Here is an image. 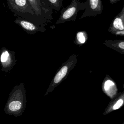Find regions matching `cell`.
Here are the masks:
<instances>
[{
	"label": "cell",
	"mask_w": 124,
	"mask_h": 124,
	"mask_svg": "<svg viewBox=\"0 0 124 124\" xmlns=\"http://www.w3.org/2000/svg\"><path fill=\"white\" fill-rule=\"evenodd\" d=\"M24 85V83H21L16 85L10 93L4 107V111L6 114L17 117L24 111L27 103Z\"/></svg>",
	"instance_id": "6da1fadb"
},
{
	"label": "cell",
	"mask_w": 124,
	"mask_h": 124,
	"mask_svg": "<svg viewBox=\"0 0 124 124\" xmlns=\"http://www.w3.org/2000/svg\"><path fill=\"white\" fill-rule=\"evenodd\" d=\"M8 6L13 14L39 26H46L35 15L28 0H6Z\"/></svg>",
	"instance_id": "7a4b0ae2"
},
{
	"label": "cell",
	"mask_w": 124,
	"mask_h": 124,
	"mask_svg": "<svg viewBox=\"0 0 124 124\" xmlns=\"http://www.w3.org/2000/svg\"><path fill=\"white\" fill-rule=\"evenodd\" d=\"M78 61L77 56L72 54L69 58L63 62L58 69L55 75L53 77L49 86L44 95H47L56 88L64 79L66 78L70 71L75 67Z\"/></svg>",
	"instance_id": "3957f363"
},
{
	"label": "cell",
	"mask_w": 124,
	"mask_h": 124,
	"mask_svg": "<svg viewBox=\"0 0 124 124\" xmlns=\"http://www.w3.org/2000/svg\"><path fill=\"white\" fill-rule=\"evenodd\" d=\"M37 18L46 26L53 19V10L47 0H28Z\"/></svg>",
	"instance_id": "277c9868"
},
{
	"label": "cell",
	"mask_w": 124,
	"mask_h": 124,
	"mask_svg": "<svg viewBox=\"0 0 124 124\" xmlns=\"http://www.w3.org/2000/svg\"><path fill=\"white\" fill-rule=\"evenodd\" d=\"M85 9L84 2L80 1V0H72L70 4L62 8L55 24L63 23L67 21H75L78 12Z\"/></svg>",
	"instance_id": "5b68a950"
},
{
	"label": "cell",
	"mask_w": 124,
	"mask_h": 124,
	"mask_svg": "<svg viewBox=\"0 0 124 124\" xmlns=\"http://www.w3.org/2000/svg\"><path fill=\"white\" fill-rule=\"evenodd\" d=\"M0 62L1 71L5 73L8 72L16 64V52L2 47L0 49Z\"/></svg>",
	"instance_id": "8992f818"
},
{
	"label": "cell",
	"mask_w": 124,
	"mask_h": 124,
	"mask_svg": "<svg viewBox=\"0 0 124 124\" xmlns=\"http://www.w3.org/2000/svg\"><path fill=\"white\" fill-rule=\"evenodd\" d=\"M84 4L85 9L79 19L88 16H95L101 14L103 12V5L102 0H86Z\"/></svg>",
	"instance_id": "52a82bcc"
},
{
	"label": "cell",
	"mask_w": 124,
	"mask_h": 124,
	"mask_svg": "<svg viewBox=\"0 0 124 124\" xmlns=\"http://www.w3.org/2000/svg\"><path fill=\"white\" fill-rule=\"evenodd\" d=\"M14 22L30 34H34L38 31L43 32L46 30L45 26L37 25L32 22L19 16L14 20Z\"/></svg>",
	"instance_id": "ba28073f"
},
{
	"label": "cell",
	"mask_w": 124,
	"mask_h": 124,
	"mask_svg": "<svg viewBox=\"0 0 124 124\" xmlns=\"http://www.w3.org/2000/svg\"><path fill=\"white\" fill-rule=\"evenodd\" d=\"M108 31L116 36H124V10L122 9L113 19Z\"/></svg>",
	"instance_id": "9c48e42d"
},
{
	"label": "cell",
	"mask_w": 124,
	"mask_h": 124,
	"mask_svg": "<svg viewBox=\"0 0 124 124\" xmlns=\"http://www.w3.org/2000/svg\"><path fill=\"white\" fill-rule=\"evenodd\" d=\"M102 90L111 99L114 98L118 93V89L116 83L108 75H106L102 82Z\"/></svg>",
	"instance_id": "30bf717a"
},
{
	"label": "cell",
	"mask_w": 124,
	"mask_h": 124,
	"mask_svg": "<svg viewBox=\"0 0 124 124\" xmlns=\"http://www.w3.org/2000/svg\"><path fill=\"white\" fill-rule=\"evenodd\" d=\"M124 105V91L118 93V94L111 99L108 105L105 108L103 114L107 115L116 110Z\"/></svg>",
	"instance_id": "8fae6325"
},
{
	"label": "cell",
	"mask_w": 124,
	"mask_h": 124,
	"mask_svg": "<svg viewBox=\"0 0 124 124\" xmlns=\"http://www.w3.org/2000/svg\"><path fill=\"white\" fill-rule=\"evenodd\" d=\"M103 44L108 47L124 55V40H107Z\"/></svg>",
	"instance_id": "7c38bea8"
},
{
	"label": "cell",
	"mask_w": 124,
	"mask_h": 124,
	"mask_svg": "<svg viewBox=\"0 0 124 124\" xmlns=\"http://www.w3.org/2000/svg\"><path fill=\"white\" fill-rule=\"evenodd\" d=\"M88 39V35L86 31L84 30L79 31L77 32L73 43L75 45L81 46L86 43Z\"/></svg>",
	"instance_id": "4fadbf2b"
},
{
	"label": "cell",
	"mask_w": 124,
	"mask_h": 124,
	"mask_svg": "<svg viewBox=\"0 0 124 124\" xmlns=\"http://www.w3.org/2000/svg\"><path fill=\"white\" fill-rule=\"evenodd\" d=\"M51 8L53 10L59 11L62 7L63 0H47Z\"/></svg>",
	"instance_id": "5bb4252c"
},
{
	"label": "cell",
	"mask_w": 124,
	"mask_h": 124,
	"mask_svg": "<svg viewBox=\"0 0 124 124\" xmlns=\"http://www.w3.org/2000/svg\"><path fill=\"white\" fill-rule=\"evenodd\" d=\"M120 0H109L110 3L111 4H114V3H116L118 2H119Z\"/></svg>",
	"instance_id": "9a60e30c"
},
{
	"label": "cell",
	"mask_w": 124,
	"mask_h": 124,
	"mask_svg": "<svg viewBox=\"0 0 124 124\" xmlns=\"http://www.w3.org/2000/svg\"><path fill=\"white\" fill-rule=\"evenodd\" d=\"M122 9H123V10H124V6H123V7Z\"/></svg>",
	"instance_id": "2e32d148"
},
{
	"label": "cell",
	"mask_w": 124,
	"mask_h": 124,
	"mask_svg": "<svg viewBox=\"0 0 124 124\" xmlns=\"http://www.w3.org/2000/svg\"><path fill=\"white\" fill-rule=\"evenodd\" d=\"M123 88L124 89V83L123 85Z\"/></svg>",
	"instance_id": "e0dca14e"
},
{
	"label": "cell",
	"mask_w": 124,
	"mask_h": 124,
	"mask_svg": "<svg viewBox=\"0 0 124 124\" xmlns=\"http://www.w3.org/2000/svg\"><path fill=\"white\" fill-rule=\"evenodd\" d=\"M124 124V122H123V123H122V124Z\"/></svg>",
	"instance_id": "ac0fdd59"
}]
</instances>
